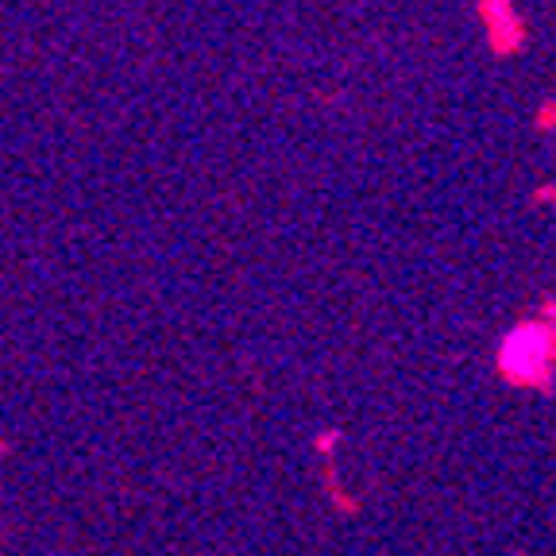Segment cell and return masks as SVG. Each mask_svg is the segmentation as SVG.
<instances>
[{
  "label": "cell",
  "mask_w": 556,
  "mask_h": 556,
  "mask_svg": "<svg viewBox=\"0 0 556 556\" xmlns=\"http://www.w3.org/2000/svg\"><path fill=\"white\" fill-rule=\"evenodd\" d=\"M495 367L510 387L548 391L556 375V321H518L503 332Z\"/></svg>",
  "instance_id": "6da1fadb"
},
{
  "label": "cell",
  "mask_w": 556,
  "mask_h": 556,
  "mask_svg": "<svg viewBox=\"0 0 556 556\" xmlns=\"http://www.w3.org/2000/svg\"><path fill=\"white\" fill-rule=\"evenodd\" d=\"M479 16H483L486 39L498 54H510L526 43V20L514 0H479Z\"/></svg>",
  "instance_id": "7a4b0ae2"
}]
</instances>
